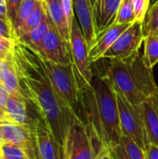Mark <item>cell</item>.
Returning <instances> with one entry per match:
<instances>
[{"instance_id":"obj_33","label":"cell","mask_w":158,"mask_h":159,"mask_svg":"<svg viewBox=\"0 0 158 159\" xmlns=\"http://www.w3.org/2000/svg\"><path fill=\"white\" fill-rule=\"evenodd\" d=\"M94 159H114V157L111 153V150L107 148L106 146H102Z\"/></svg>"},{"instance_id":"obj_16","label":"cell","mask_w":158,"mask_h":159,"mask_svg":"<svg viewBox=\"0 0 158 159\" xmlns=\"http://www.w3.org/2000/svg\"><path fill=\"white\" fill-rule=\"evenodd\" d=\"M47 13L62 39L70 44V26L68 24L61 0H44Z\"/></svg>"},{"instance_id":"obj_10","label":"cell","mask_w":158,"mask_h":159,"mask_svg":"<svg viewBox=\"0 0 158 159\" xmlns=\"http://www.w3.org/2000/svg\"><path fill=\"white\" fill-rule=\"evenodd\" d=\"M35 151L39 159H64L63 147L59 144L44 120L39 116L34 129Z\"/></svg>"},{"instance_id":"obj_23","label":"cell","mask_w":158,"mask_h":159,"mask_svg":"<svg viewBox=\"0 0 158 159\" xmlns=\"http://www.w3.org/2000/svg\"><path fill=\"white\" fill-rule=\"evenodd\" d=\"M144 35L158 34V0L150 7L142 23Z\"/></svg>"},{"instance_id":"obj_28","label":"cell","mask_w":158,"mask_h":159,"mask_svg":"<svg viewBox=\"0 0 158 159\" xmlns=\"http://www.w3.org/2000/svg\"><path fill=\"white\" fill-rule=\"evenodd\" d=\"M0 37L16 40L18 39L13 23L7 20H0Z\"/></svg>"},{"instance_id":"obj_21","label":"cell","mask_w":158,"mask_h":159,"mask_svg":"<svg viewBox=\"0 0 158 159\" xmlns=\"http://www.w3.org/2000/svg\"><path fill=\"white\" fill-rule=\"evenodd\" d=\"M144 51L142 61L144 65L153 69L158 63V34H149L144 37Z\"/></svg>"},{"instance_id":"obj_24","label":"cell","mask_w":158,"mask_h":159,"mask_svg":"<svg viewBox=\"0 0 158 159\" xmlns=\"http://www.w3.org/2000/svg\"><path fill=\"white\" fill-rule=\"evenodd\" d=\"M135 21V13L132 0H122L116 14L115 23L127 24Z\"/></svg>"},{"instance_id":"obj_4","label":"cell","mask_w":158,"mask_h":159,"mask_svg":"<svg viewBox=\"0 0 158 159\" xmlns=\"http://www.w3.org/2000/svg\"><path fill=\"white\" fill-rule=\"evenodd\" d=\"M102 146L95 130L74 115L63 145L64 159H94Z\"/></svg>"},{"instance_id":"obj_26","label":"cell","mask_w":158,"mask_h":159,"mask_svg":"<svg viewBox=\"0 0 158 159\" xmlns=\"http://www.w3.org/2000/svg\"><path fill=\"white\" fill-rule=\"evenodd\" d=\"M4 159H35L36 157L32 156L27 150L22 147L6 143H4L1 145Z\"/></svg>"},{"instance_id":"obj_9","label":"cell","mask_w":158,"mask_h":159,"mask_svg":"<svg viewBox=\"0 0 158 159\" xmlns=\"http://www.w3.org/2000/svg\"><path fill=\"white\" fill-rule=\"evenodd\" d=\"M47 18L48 30L45 34L37 52L42 58L53 62L62 64L73 63L70 44L62 39L48 15Z\"/></svg>"},{"instance_id":"obj_19","label":"cell","mask_w":158,"mask_h":159,"mask_svg":"<svg viewBox=\"0 0 158 159\" xmlns=\"http://www.w3.org/2000/svg\"><path fill=\"white\" fill-rule=\"evenodd\" d=\"M8 62V67L7 69V72L3 77L1 85L5 88V89L8 92L10 96H13L15 98H18L20 100H24L28 102L24 96L23 90L21 89L18 75L14 69L12 61H11V54L6 59Z\"/></svg>"},{"instance_id":"obj_6","label":"cell","mask_w":158,"mask_h":159,"mask_svg":"<svg viewBox=\"0 0 158 159\" xmlns=\"http://www.w3.org/2000/svg\"><path fill=\"white\" fill-rule=\"evenodd\" d=\"M144 37L142 22L134 21L121 34L102 59L124 61L132 60L140 55V48Z\"/></svg>"},{"instance_id":"obj_13","label":"cell","mask_w":158,"mask_h":159,"mask_svg":"<svg viewBox=\"0 0 158 159\" xmlns=\"http://www.w3.org/2000/svg\"><path fill=\"white\" fill-rule=\"evenodd\" d=\"M2 133L4 143L22 147L27 150L32 156L35 157L34 129L25 126L6 124L2 126Z\"/></svg>"},{"instance_id":"obj_41","label":"cell","mask_w":158,"mask_h":159,"mask_svg":"<svg viewBox=\"0 0 158 159\" xmlns=\"http://www.w3.org/2000/svg\"><path fill=\"white\" fill-rule=\"evenodd\" d=\"M35 159H39V158H38V157H36V158H35Z\"/></svg>"},{"instance_id":"obj_40","label":"cell","mask_w":158,"mask_h":159,"mask_svg":"<svg viewBox=\"0 0 158 159\" xmlns=\"http://www.w3.org/2000/svg\"><path fill=\"white\" fill-rule=\"evenodd\" d=\"M91 1V4H92V6H94V4H95V1L96 0H90Z\"/></svg>"},{"instance_id":"obj_18","label":"cell","mask_w":158,"mask_h":159,"mask_svg":"<svg viewBox=\"0 0 158 159\" xmlns=\"http://www.w3.org/2000/svg\"><path fill=\"white\" fill-rule=\"evenodd\" d=\"M110 150L114 159H147L145 150L128 136H122L120 143Z\"/></svg>"},{"instance_id":"obj_35","label":"cell","mask_w":158,"mask_h":159,"mask_svg":"<svg viewBox=\"0 0 158 159\" xmlns=\"http://www.w3.org/2000/svg\"><path fill=\"white\" fill-rule=\"evenodd\" d=\"M7 19L8 17H7L6 0H0V20H7Z\"/></svg>"},{"instance_id":"obj_22","label":"cell","mask_w":158,"mask_h":159,"mask_svg":"<svg viewBox=\"0 0 158 159\" xmlns=\"http://www.w3.org/2000/svg\"><path fill=\"white\" fill-rule=\"evenodd\" d=\"M47 30H48V18H47V13L46 20L39 26L33 29L28 34L21 36L19 39L20 41L24 42L25 44H27L28 46H30L35 51H37L40 48V45L43 41L45 34H47Z\"/></svg>"},{"instance_id":"obj_12","label":"cell","mask_w":158,"mask_h":159,"mask_svg":"<svg viewBox=\"0 0 158 159\" xmlns=\"http://www.w3.org/2000/svg\"><path fill=\"white\" fill-rule=\"evenodd\" d=\"M131 23L127 24H118L114 23L104 31L101 32L94 44L89 48V61L92 63L101 60L104 53L115 44L117 38L121 35V34L130 25Z\"/></svg>"},{"instance_id":"obj_8","label":"cell","mask_w":158,"mask_h":159,"mask_svg":"<svg viewBox=\"0 0 158 159\" xmlns=\"http://www.w3.org/2000/svg\"><path fill=\"white\" fill-rule=\"evenodd\" d=\"M70 49L75 70L87 83L91 84L93 71L89 61V47L76 18L70 30Z\"/></svg>"},{"instance_id":"obj_11","label":"cell","mask_w":158,"mask_h":159,"mask_svg":"<svg viewBox=\"0 0 158 159\" xmlns=\"http://www.w3.org/2000/svg\"><path fill=\"white\" fill-rule=\"evenodd\" d=\"M74 16L81 27L85 38L90 47L94 44L98 32L95 24V18L93 12V6L90 0H74Z\"/></svg>"},{"instance_id":"obj_3","label":"cell","mask_w":158,"mask_h":159,"mask_svg":"<svg viewBox=\"0 0 158 159\" xmlns=\"http://www.w3.org/2000/svg\"><path fill=\"white\" fill-rule=\"evenodd\" d=\"M103 61L102 71L93 75L107 77L115 90L132 105L139 107L148 97L158 92L153 69L144 65L142 56L139 55L127 61L108 59Z\"/></svg>"},{"instance_id":"obj_17","label":"cell","mask_w":158,"mask_h":159,"mask_svg":"<svg viewBox=\"0 0 158 159\" xmlns=\"http://www.w3.org/2000/svg\"><path fill=\"white\" fill-rule=\"evenodd\" d=\"M27 103L28 102L24 100H20L13 96H9L5 110L13 124L25 126L34 129L37 119L34 120L29 117L27 113Z\"/></svg>"},{"instance_id":"obj_5","label":"cell","mask_w":158,"mask_h":159,"mask_svg":"<svg viewBox=\"0 0 158 159\" xmlns=\"http://www.w3.org/2000/svg\"><path fill=\"white\" fill-rule=\"evenodd\" d=\"M42 59L47 74L59 96L74 115L81 116L80 89L74 63L62 64Z\"/></svg>"},{"instance_id":"obj_32","label":"cell","mask_w":158,"mask_h":159,"mask_svg":"<svg viewBox=\"0 0 158 159\" xmlns=\"http://www.w3.org/2000/svg\"><path fill=\"white\" fill-rule=\"evenodd\" d=\"M145 152L147 159H158V145L149 143Z\"/></svg>"},{"instance_id":"obj_34","label":"cell","mask_w":158,"mask_h":159,"mask_svg":"<svg viewBox=\"0 0 158 159\" xmlns=\"http://www.w3.org/2000/svg\"><path fill=\"white\" fill-rule=\"evenodd\" d=\"M9 96L10 95L5 89V88L2 85H0V106L3 109H6V106H7V101L9 99Z\"/></svg>"},{"instance_id":"obj_36","label":"cell","mask_w":158,"mask_h":159,"mask_svg":"<svg viewBox=\"0 0 158 159\" xmlns=\"http://www.w3.org/2000/svg\"><path fill=\"white\" fill-rule=\"evenodd\" d=\"M8 67V62L7 60H1L0 59V85L2 83L3 77L7 72V69Z\"/></svg>"},{"instance_id":"obj_1","label":"cell","mask_w":158,"mask_h":159,"mask_svg":"<svg viewBox=\"0 0 158 159\" xmlns=\"http://www.w3.org/2000/svg\"><path fill=\"white\" fill-rule=\"evenodd\" d=\"M11 61L26 100L34 106L38 116L63 147L74 115L55 90L41 55L18 38Z\"/></svg>"},{"instance_id":"obj_27","label":"cell","mask_w":158,"mask_h":159,"mask_svg":"<svg viewBox=\"0 0 158 159\" xmlns=\"http://www.w3.org/2000/svg\"><path fill=\"white\" fill-rule=\"evenodd\" d=\"M132 3L135 13V21L143 23L150 8V0H132Z\"/></svg>"},{"instance_id":"obj_20","label":"cell","mask_w":158,"mask_h":159,"mask_svg":"<svg viewBox=\"0 0 158 159\" xmlns=\"http://www.w3.org/2000/svg\"><path fill=\"white\" fill-rule=\"evenodd\" d=\"M47 18V9L44 0H38L37 5L32 14L29 16V18L26 20V21L22 24V26L18 30L17 36L18 38H20L21 36L28 34L33 29L39 26Z\"/></svg>"},{"instance_id":"obj_7","label":"cell","mask_w":158,"mask_h":159,"mask_svg":"<svg viewBox=\"0 0 158 159\" xmlns=\"http://www.w3.org/2000/svg\"><path fill=\"white\" fill-rule=\"evenodd\" d=\"M116 96L122 136L131 138L142 149L146 150L149 143L139 107L132 105L117 92Z\"/></svg>"},{"instance_id":"obj_29","label":"cell","mask_w":158,"mask_h":159,"mask_svg":"<svg viewBox=\"0 0 158 159\" xmlns=\"http://www.w3.org/2000/svg\"><path fill=\"white\" fill-rule=\"evenodd\" d=\"M16 40L0 37V59L1 60H6L12 53Z\"/></svg>"},{"instance_id":"obj_39","label":"cell","mask_w":158,"mask_h":159,"mask_svg":"<svg viewBox=\"0 0 158 159\" xmlns=\"http://www.w3.org/2000/svg\"><path fill=\"white\" fill-rule=\"evenodd\" d=\"M0 159H4V156H3V152H2L1 145H0Z\"/></svg>"},{"instance_id":"obj_37","label":"cell","mask_w":158,"mask_h":159,"mask_svg":"<svg viewBox=\"0 0 158 159\" xmlns=\"http://www.w3.org/2000/svg\"><path fill=\"white\" fill-rule=\"evenodd\" d=\"M0 119L6 120V121H8V122H10V123H12V121L10 120V118H9V116H8L7 111H6L5 109H3L1 106H0ZM12 124H13V123H12Z\"/></svg>"},{"instance_id":"obj_2","label":"cell","mask_w":158,"mask_h":159,"mask_svg":"<svg viewBox=\"0 0 158 159\" xmlns=\"http://www.w3.org/2000/svg\"><path fill=\"white\" fill-rule=\"evenodd\" d=\"M77 79L81 117L95 130L102 144L112 149L122 138L116 92L105 76L93 75L88 84L77 73Z\"/></svg>"},{"instance_id":"obj_30","label":"cell","mask_w":158,"mask_h":159,"mask_svg":"<svg viewBox=\"0 0 158 159\" xmlns=\"http://www.w3.org/2000/svg\"><path fill=\"white\" fill-rule=\"evenodd\" d=\"M21 2L22 0H6L7 17L9 20L13 23V26H14V21H15L16 16H17V13H18V10L20 8Z\"/></svg>"},{"instance_id":"obj_25","label":"cell","mask_w":158,"mask_h":159,"mask_svg":"<svg viewBox=\"0 0 158 159\" xmlns=\"http://www.w3.org/2000/svg\"><path fill=\"white\" fill-rule=\"evenodd\" d=\"M37 2L38 0H22L14 21V29L16 34L18 30L22 26V24L26 21V20L29 18V16L32 14L37 5Z\"/></svg>"},{"instance_id":"obj_38","label":"cell","mask_w":158,"mask_h":159,"mask_svg":"<svg viewBox=\"0 0 158 159\" xmlns=\"http://www.w3.org/2000/svg\"><path fill=\"white\" fill-rule=\"evenodd\" d=\"M3 126V125H2ZM2 126H0V145L4 143V139H3V133H2Z\"/></svg>"},{"instance_id":"obj_14","label":"cell","mask_w":158,"mask_h":159,"mask_svg":"<svg viewBox=\"0 0 158 159\" xmlns=\"http://www.w3.org/2000/svg\"><path fill=\"white\" fill-rule=\"evenodd\" d=\"M139 110L148 143L158 145V92L148 97L139 106Z\"/></svg>"},{"instance_id":"obj_15","label":"cell","mask_w":158,"mask_h":159,"mask_svg":"<svg viewBox=\"0 0 158 159\" xmlns=\"http://www.w3.org/2000/svg\"><path fill=\"white\" fill-rule=\"evenodd\" d=\"M122 0H96L93 6L95 24L98 34L115 23Z\"/></svg>"},{"instance_id":"obj_31","label":"cell","mask_w":158,"mask_h":159,"mask_svg":"<svg viewBox=\"0 0 158 159\" xmlns=\"http://www.w3.org/2000/svg\"><path fill=\"white\" fill-rule=\"evenodd\" d=\"M61 5L68 21L70 28L72 27L73 21L75 18L74 11V0H61Z\"/></svg>"}]
</instances>
